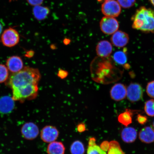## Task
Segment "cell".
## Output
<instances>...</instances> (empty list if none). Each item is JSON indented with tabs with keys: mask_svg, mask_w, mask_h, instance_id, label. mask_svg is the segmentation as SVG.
<instances>
[{
	"mask_svg": "<svg viewBox=\"0 0 154 154\" xmlns=\"http://www.w3.org/2000/svg\"><path fill=\"white\" fill-rule=\"evenodd\" d=\"M41 78V74L38 69L26 66L10 76L6 82V85L12 90L38 84Z\"/></svg>",
	"mask_w": 154,
	"mask_h": 154,
	"instance_id": "obj_1",
	"label": "cell"
},
{
	"mask_svg": "<svg viewBox=\"0 0 154 154\" xmlns=\"http://www.w3.org/2000/svg\"><path fill=\"white\" fill-rule=\"evenodd\" d=\"M132 20V27L134 29L154 33V11L152 9L140 7L137 10Z\"/></svg>",
	"mask_w": 154,
	"mask_h": 154,
	"instance_id": "obj_2",
	"label": "cell"
},
{
	"mask_svg": "<svg viewBox=\"0 0 154 154\" xmlns=\"http://www.w3.org/2000/svg\"><path fill=\"white\" fill-rule=\"evenodd\" d=\"M20 35L15 29L9 27L6 29L1 35V42L5 47L12 48L18 44L20 41Z\"/></svg>",
	"mask_w": 154,
	"mask_h": 154,
	"instance_id": "obj_3",
	"label": "cell"
},
{
	"mask_svg": "<svg viewBox=\"0 0 154 154\" xmlns=\"http://www.w3.org/2000/svg\"><path fill=\"white\" fill-rule=\"evenodd\" d=\"M121 7L115 0H108L104 2L101 5V11L106 17L115 18L120 15Z\"/></svg>",
	"mask_w": 154,
	"mask_h": 154,
	"instance_id": "obj_4",
	"label": "cell"
},
{
	"mask_svg": "<svg viewBox=\"0 0 154 154\" xmlns=\"http://www.w3.org/2000/svg\"><path fill=\"white\" fill-rule=\"evenodd\" d=\"M100 26L104 34L110 35L118 30L119 24L118 21L115 18L105 16L101 19Z\"/></svg>",
	"mask_w": 154,
	"mask_h": 154,
	"instance_id": "obj_5",
	"label": "cell"
},
{
	"mask_svg": "<svg viewBox=\"0 0 154 154\" xmlns=\"http://www.w3.org/2000/svg\"><path fill=\"white\" fill-rule=\"evenodd\" d=\"M142 87L137 83H132L127 88L126 97L129 101L134 103L142 99L143 96Z\"/></svg>",
	"mask_w": 154,
	"mask_h": 154,
	"instance_id": "obj_6",
	"label": "cell"
},
{
	"mask_svg": "<svg viewBox=\"0 0 154 154\" xmlns=\"http://www.w3.org/2000/svg\"><path fill=\"white\" fill-rule=\"evenodd\" d=\"M21 133L25 139L32 140L37 137L39 131L37 125L33 122H28L23 125L21 129Z\"/></svg>",
	"mask_w": 154,
	"mask_h": 154,
	"instance_id": "obj_7",
	"label": "cell"
},
{
	"mask_svg": "<svg viewBox=\"0 0 154 154\" xmlns=\"http://www.w3.org/2000/svg\"><path fill=\"white\" fill-rule=\"evenodd\" d=\"M59 136V132L54 126L48 125L42 129L40 133V137L45 143H50L55 141Z\"/></svg>",
	"mask_w": 154,
	"mask_h": 154,
	"instance_id": "obj_8",
	"label": "cell"
},
{
	"mask_svg": "<svg viewBox=\"0 0 154 154\" xmlns=\"http://www.w3.org/2000/svg\"><path fill=\"white\" fill-rule=\"evenodd\" d=\"M6 66L12 74L19 72L24 68V63L21 57L17 55L12 56L7 59Z\"/></svg>",
	"mask_w": 154,
	"mask_h": 154,
	"instance_id": "obj_9",
	"label": "cell"
},
{
	"mask_svg": "<svg viewBox=\"0 0 154 154\" xmlns=\"http://www.w3.org/2000/svg\"><path fill=\"white\" fill-rule=\"evenodd\" d=\"M127 88L124 84L117 83L112 87L110 95L113 100L118 101L122 100L126 97Z\"/></svg>",
	"mask_w": 154,
	"mask_h": 154,
	"instance_id": "obj_10",
	"label": "cell"
},
{
	"mask_svg": "<svg viewBox=\"0 0 154 154\" xmlns=\"http://www.w3.org/2000/svg\"><path fill=\"white\" fill-rule=\"evenodd\" d=\"M111 40L112 43L115 47L122 48L128 43L129 41V36L126 32L121 30H117L112 35Z\"/></svg>",
	"mask_w": 154,
	"mask_h": 154,
	"instance_id": "obj_11",
	"label": "cell"
},
{
	"mask_svg": "<svg viewBox=\"0 0 154 154\" xmlns=\"http://www.w3.org/2000/svg\"><path fill=\"white\" fill-rule=\"evenodd\" d=\"M96 50L98 56L100 57L106 58L109 57L112 53V46L107 40H101L98 43Z\"/></svg>",
	"mask_w": 154,
	"mask_h": 154,
	"instance_id": "obj_12",
	"label": "cell"
},
{
	"mask_svg": "<svg viewBox=\"0 0 154 154\" xmlns=\"http://www.w3.org/2000/svg\"><path fill=\"white\" fill-rule=\"evenodd\" d=\"M14 101L12 97L8 96L0 98V113L4 114L11 113L14 108Z\"/></svg>",
	"mask_w": 154,
	"mask_h": 154,
	"instance_id": "obj_13",
	"label": "cell"
},
{
	"mask_svg": "<svg viewBox=\"0 0 154 154\" xmlns=\"http://www.w3.org/2000/svg\"><path fill=\"white\" fill-rule=\"evenodd\" d=\"M139 138L143 143H152L154 142V130L151 127H144L140 131Z\"/></svg>",
	"mask_w": 154,
	"mask_h": 154,
	"instance_id": "obj_14",
	"label": "cell"
},
{
	"mask_svg": "<svg viewBox=\"0 0 154 154\" xmlns=\"http://www.w3.org/2000/svg\"><path fill=\"white\" fill-rule=\"evenodd\" d=\"M121 137L124 142L127 143H131L136 140L137 137V132L134 128L128 127L122 130Z\"/></svg>",
	"mask_w": 154,
	"mask_h": 154,
	"instance_id": "obj_15",
	"label": "cell"
},
{
	"mask_svg": "<svg viewBox=\"0 0 154 154\" xmlns=\"http://www.w3.org/2000/svg\"><path fill=\"white\" fill-rule=\"evenodd\" d=\"M50 13V9L48 7L41 5L34 6L32 9V13L34 18L39 21L45 19Z\"/></svg>",
	"mask_w": 154,
	"mask_h": 154,
	"instance_id": "obj_16",
	"label": "cell"
},
{
	"mask_svg": "<svg viewBox=\"0 0 154 154\" xmlns=\"http://www.w3.org/2000/svg\"><path fill=\"white\" fill-rule=\"evenodd\" d=\"M65 148L62 142L54 141L50 143L47 149L48 154H64Z\"/></svg>",
	"mask_w": 154,
	"mask_h": 154,
	"instance_id": "obj_17",
	"label": "cell"
},
{
	"mask_svg": "<svg viewBox=\"0 0 154 154\" xmlns=\"http://www.w3.org/2000/svg\"><path fill=\"white\" fill-rule=\"evenodd\" d=\"M95 137L89 138L87 149V154H107L106 152L103 151L100 146L96 144Z\"/></svg>",
	"mask_w": 154,
	"mask_h": 154,
	"instance_id": "obj_18",
	"label": "cell"
},
{
	"mask_svg": "<svg viewBox=\"0 0 154 154\" xmlns=\"http://www.w3.org/2000/svg\"><path fill=\"white\" fill-rule=\"evenodd\" d=\"M133 113L130 109H126L124 112L119 115L118 120L121 124L126 127L131 124Z\"/></svg>",
	"mask_w": 154,
	"mask_h": 154,
	"instance_id": "obj_19",
	"label": "cell"
},
{
	"mask_svg": "<svg viewBox=\"0 0 154 154\" xmlns=\"http://www.w3.org/2000/svg\"><path fill=\"white\" fill-rule=\"evenodd\" d=\"M70 151L72 154H84L85 148L81 141L76 140L71 144Z\"/></svg>",
	"mask_w": 154,
	"mask_h": 154,
	"instance_id": "obj_20",
	"label": "cell"
},
{
	"mask_svg": "<svg viewBox=\"0 0 154 154\" xmlns=\"http://www.w3.org/2000/svg\"><path fill=\"white\" fill-rule=\"evenodd\" d=\"M107 154H125L121 147L120 144L116 140L109 142Z\"/></svg>",
	"mask_w": 154,
	"mask_h": 154,
	"instance_id": "obj_21",
	"label": "cell"
},
{
	"mask_svg": "<svg viewBox=\"0 0 154 154\" xmlns=\"http://www.w3.org/2000/svg\"><path fill=\"white\" fill-rule=\"evenodd\" d=\"M113 58L115 62L120 65L125 64L128 60L126 54L121 51L116 52L113 55Z\"/></svg>",
	"mask_w": 154,
	"mask_h": 154,
	"instance_id": "obj_22",
	"label": "cell"
},
{
	"mask_svg": "<svg viewBox=\"0 0 154 154\" xmlns=\"http://www.w3.org/2000/svg\"><path fill=\"white\" fill-rule=\"evenodd\" d=\"M9 76V71L6 66L0 63V84L6 82Z\"/></svg>",
	"mask_w": 154,
	"mask_h": 154,
	"instance_id": "obj_23",
	"label": "cell"
},
{
	"mask_svg": "<svg viewBox=\"0 0 154 154\" xmlns=\"http://www.w3.org/2000/svg\"><path fill=\"white\" fill-rule=\"evenodd\" d=\"M144 109L147 115L150 117H154V100H150L146 101Z\"/></svg>",
	"mask_w": 154,
	"mask_h": 154,
	"instance_id": "obj_24",
	"label": "cell"
},
{
	"mask_svg": "<svg viewBox=\"0 0 154 154\" xmlns=\"http://www.w3.org/2000/svg\"><path fill=\"white\" fill-rule=\"evenodd\" d=\"M121 7L125 9L129 8L133 6L136 0H117Z\"/></svg>",
	"mask_w": 154,
	"mask_h": 154,
	"instance_id": "obj_25",
	"label": "cell"
},
{
	"mask_svg": "<svg viewBox=\"0 0 154 154\" xmlns=\"http://www.w3.org/2000/svg\"><path fill=\"white\" fill-rule=\"evenodd\" d=\"M146 92L150 97L154 98V80L148 83L146 87Z\"/></svg>",
	"mask_w": 154,
	"mask_h": 154,
	"instance_id": "obj_26",
	"label": "cell"
},
{
	"mask_svg": "<svg viewBox=\"0 0 154 154\" xmlns=\"http://www.w3.org/2000/svg\"><path fill=\"white\" fill-rule=\"evenodd\" d=\"M28 3L33 6L41 5L43 3L44 0H26Z\"/></svg>",
	"mask_w": 154,
	"mask_h": 154,
	"instance_id": "obj_27",
	"label": "cell"
},
{
	"mask_svg": "<svg viewBox=\"0 0 154 154\" xmlns=\"http://www.w3.org/2000/svg\"><path fill=\"white\" fill-rule=\"evenodd\" d=\"M147 118L144 116L138 115L137 117V121L138 123L141 125H144L147 121Z\"/></svg>",
	"mask_w": 154,
	"mask_h": 154,
	"instance_id": "obj_28",
	"label": "cell"
},
{
	"mask_svg": "<svg viewBox=\"0 0 154 154\" xmlns=\"http://www.w3.org/2000/svg\"><path fill=\"white\" fill-rule=\"evenodd\" d=\"M109 142L107 141H104L100 144V147L103 151L106 152L109 149Z\"/></svg>",
	"mask_w": 154,
	"mask_h": 154,
	"instance_id": "obj_29",
	"label": "cell"
},
{
	"mask_svg": "<svg viewBox=\"0 0 154 154\" xmlns=\"http://www.w3.org/2000/svg\"><path fill=\"white\" fill-rule=\"evenodd\" d=\"M77 131L79 132L82 133L85 131L86 128L85 124L83 123H80L77 125Z\"/></svg>",
	"mask_w": 154,
	"mask_h": 154,
	"instance_id": "obj_30",
	"label": "cell"
},
{
	"mask_svg": "<svg viewBox=\"0 0 154 154\" xmlns=\"http://www.w3.org/2000/svg\"><path fill=\"white\" fill-rule=\"evenodd\" d=\"M4 26L3 23L0 20V36H1L2 33Z\"/></svg>",
	"mask_w": 154,
	"mask_h": 154,
	"instance_id": "obj_31",
	"label": "cell"
},
{
	"mask_svg": "<svg viewBox=\"0 0 154 154\" xmlns=\"http://www.w3.org/2000/svg\"><path fill=\"white\" fill-rule=\"evenodd\" d=\"M149 1L154 6V0H149Z\"/></svg>",
	"mask_w": 154,
	"mask_h": 154,
	"instance_id": "obj_32",
	"label": "cell"
},
{
	"mask_svg": "<svg viewBox=\"0 0 154 154\" xmlns=\"http://www.w3.org/2000/svg\"><path fill=\"white\" fill-rule=\"evenodd\" d=\"M103 1H108V0H98V1H99L100 2Z\"/></svg>",
	"mask_w": 154,
	"mask_h": 154,
	"instance_id": "obj_33",
	"label": "cell"
},
{
	"mask_svg": "<svg viewBox=\"0 0 154 154\" xmlns=\"http://www.w3.org/2000/svg\"><path fill=\"white\" fill-rule=\"evenodd\" d=\"M153 128H154V122H153Z\"/></svg>",
	"mask_w": 154,
	"mask_h": 154,
	"instance_id": "obj_34",
	"label": "cell"
}]
</instances>
